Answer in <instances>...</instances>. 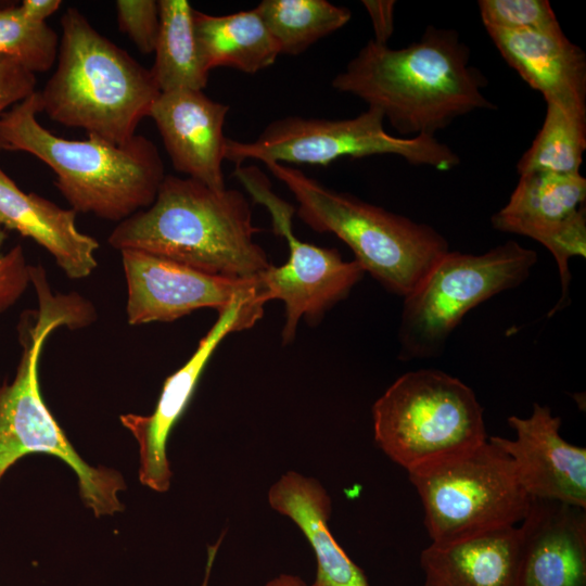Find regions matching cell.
<instances>
[{
	"label": "cell",
	"instance_id": "1",
	"mask_svg": "<svg viewBox=\"0 0 586 586\" xmlns=\"http://www.w3.org/2000/svg\"><path fill=\"white\" fill-rule=\"evenodd\" d=\"M331 85L380 111L405 138L434 137L460 116L494 109L469 47L456 30L434 26L400 49L369 40Z\"/></svg>",
	"mask_w": 586,
	"mask_h": 586
},
{
	"label": "cell",
	"instance_id": "2",
	"mask_svg": "<svg viewBox=\"0 0 586 586\" xmlns=\"http://www.w3.org/2000/svg\"><path fill=\"white\" fill-rule=\"evenodd\" d=\"M257 232L250 202L239 190H214L169 175L154 202L118 222L107 243L120 252H146L213 276L253 279L271 265L254 241Z\"/></svg>",
	"mask_w": 586,
	"mask_h": 586
},
{
	"label": "cell",
	"instance_id": "3",
	"mask_svg": "<svg viewBox=\"0 0 586 586\" xmlns=\"http://www.w3.org/2000/svg\"><path fill=\"white\" fill-rule=\"evenodd\" d=\"M36 90L0 116L2 150L23 151L48 165L55 186L76 213L116 221L149 207L165 178L157 146L136 135L123 145L88 136L68 140L46 129Z\"/></svg>",
	"mask_w": 586,
	"mask_h": 586
},
{
	"label": "cell",
	"instance_id": "4",
	"mask_svg": "<svg viewBox=\"0 0 586 586\" xmlns=\"http://www.w3.org/2000/svg\"><path fill=\"white\" fill-rule=\"evenodd\" d=\"M61 27L56 68L38 91L42 112L88 136L127 143L161 93L151 71L76 8L62 15Z\"/></svg>",
	"mask_w": 586,
	"mask_h": 586
},
{
	"label": "cell",
	"instance_id": "5",
	"mask_svg": "<svg viewBox=\"0 0 586 586\" xmlns=\"http://www.w3.org/2000/svg\"><path fill=\"white\" fill-rule=\"evenodd\" d=\"M38 310L20 324L22 357L12 383L0 386V481L17 460L28 454L52 455L76 474L86 507L99 518L124 509L118 493L126 484L114 469L88 464L72 446L43 402L38 378L41 348L49 334L60 327L82 328L88 308L76 293L54 295L47 280L34 283Z\"/></svg>",
	"mask_w": 586,
	"mask_h": 586
},
{
	"label": "cell",
	"instance_id": "6",
	"mask_svg": "<svg viewBox=\"0 0 586 586\" xmlns=\"http://www.w3.org/2000/svg\"><path fill=\"white\" fill-rule=\"evenodd\" d=\"M265 166L294 195L298 218L317 232L335 234L364 271L392 293L410 294L449 251L446 239L426 224L334 191L285 164Z\"/></svg>",
	"mask_w": 586,
	"mask_h": 586
},
{
	"label": "cell",
	"instance_id": "7",
	"mask_svg": "<svg viewBox=\"0 0 586 586\" xmlns=\"http://www.w3.org/2000/svg\"><path fill=\"white\" fill-rule=\"evenodd\" d=\"M377 445L407 472L472 449L487 433L483 408L459 379L434 369L407 372L372 406Z\"/></svg>",
	"mask_w": 586,
	"mask_h": 586
},
{
	"label": "cell",
	"instance_id": "8",
	"mask_svg": "<svg viewBox=\"0 0 586 586\" xmlns=\"http://www.w3.org/2000/svg\"><path fill=\"white\" fill-rule=\"evenodd\" d=\"M407 473L420 496L432 543L517 525L530 507L511 458L488 438Z\"/></svg>",
	"mask_w": 586,
	"mask_h": 586
},
{
	"label": "cell",
	"instance_id": "9",
	"mask_svg": "<svg viewBox=\"0 0 586 586\" xmlns=\"http://www.w3.org/2000/svg\"><path fill=\"white\" fill-rule=\"evenodd\" d=\"M535 251L508 241L483 254L448 251L404 297L398 339L403 360L438 356L464 315L524 282Z\"/></svg>",
	"mask_w": 586,
	"mask_h": 586
},
{
	"label": "cell",
	"instance_id": "10",
	"mask_svg": "<svg viewBox=\"0 0 586 586\" xmlns=\"http://www.w3.org/2000/svg\"><path fill=\"white\" fill-rule=\"evenodd\" d=\"M392 154L412 165L449 170L459 156L435 137L390 135L380 111L368 107L345 119L286 116L268 124L254 141L227 139L225 160L242 165L262 163L329 165L341 157Z\"/></svg>",
	"mask_w": 586,
	"mask_h": 586
},
{
	"label": "cell",
	"instance_id": "11",
	"mask_svg": "<svg viewBox=\"0 0 586 586\" xmlns=\"http://www.w3.org/2000/svg\"><path fill=\"white\" fill-rule=\"evenodd\" d=\"M238 180L253 200L270 213L275 233L283 237L289 258L281 266L270 265L257 276L259 297L284 304L283 344L293 341L301 318L316 320L345 298L362 278L364 269L354 259L346 262L335 249L316 246L295 237L292 217L295 208L271 189L266 175L257 167L244 168Z\"/></svg>",
	"mask_w": 586,
	"mask_h": 586
},
{
	"label": "cell",
	"instance_id": "12",
	"mask_svg": "<svg viewBox=\"0 0 586 586\" xmlns=\"http://www.w3.org/2000/svg\"><path fill=\"white\" fill-rule=\"evenodd\" d=\"M120 253L131 326L170 322L201 308L221 313L237 304L265 305L257 277L225 278L142 251Z\"/></svg>",
	"mask_w": 586,
	"mask_h": 586
},
{
	"label": "cell",
	"instance_id": "13",
	"mask_svg": "<svg viewBox=\"0 0 586 586\" xmlns=\"http://www.w3.org/2000/svg\"><path fill=\"white\" fill-rule=\"evenodd\" d=\"M586 179L581 173L521 175L508 203L492 217L501 232L528 237L543 244L557 262L561 297L569 303V259L586 255Z\"/></svg>",
	"mask_w": 586,
	"mask_h": 586
},
{
	"label": "cell",
	"instance_id": "14",
	"mask_svg": "<svg viewBox=\"0 0 586 586\" xmlns=\"http://www.w3.org/2000/svg\"><path fill=\"white\" fill-rule=\"evenodd\" d=\"M264 306L237 304L218 313V318L200 341L190 359L164 382L151 415H122V424L139 445V480L142 485L165 493L170 487L171 469L167 458V441L187 409L201 374L213 352L229 333L252 328L260 319Z\"/></svg>",
	"mask_w": 586,
	"mask_h": 586
},
{
	"label": "cell",
	"instance_id": "15",
	"mask_svg": "<svg viewBox=\"0 0 586 586\" xmlns=\"http://www.w3.org/2000/svg\"><path fill=\"white\" fill-rule=\"evenodd\" d=\"M508 423L514 440H488L511 458L530 498L586 508V449L561 437V419L548 406L534 404L530 417L510 416Z\"/></svg>",
	"mask_w": 586,
	"mask_h": 586
},
{
	"label": "cell",
	"instance_id": "16",
	"mask_svg": "<svg viewBox=\"0 0 586 586\" xmlns=\"http://www.w3.org/2000/svg\"><path fill=\"white\" fill-rule=\"evenodd\" d=\"M228 112V105L202 90H175L160 93L150 113L174 168L214 190L226 189L222 162Z\"/></svg>",
	"mask_w": 586,
	"mask_h": 586
},
{
	"label": "cell",
	"instance_id": "17",
	"mask_svg": "<svg viewBox=\"0 0 586 586\" xmlns=\"http://www.w3.org/2000/svg\"><path fill=\"white\" fill-rule=\"evenodd\" d=\"M519 530L517 586H586V511L531 498Z\"/></svg>",
	"mask_w": 586,
	"mask_h": 586
},
{
	"label": "cell",
	"instance_id": "18",
	"mask_svg": "<svg viewBox=\"0 0 586 586\" xmlns=\"http://www.w3.org/2000/svg\"><path fill=\"white\" fill-rule=\"evenodd\" d=\"M486 31L502 59L546 102L586 113V56L560 26L547 30Z\"/></svg>",
	"mask_w": 586,
	"mask_h": 586
},
{
	"label": "cell",
	"instance_id": "19",
	"mask_svg": "<svg viewBox=\"0 0 586 586\" xmlns=\"http://www.w3.org/2000/svg\"><path fill=\"white\" fill-rule=\"evenodd\" d=\"M76 214L24 192L0 167V226L42 246L68 278L82 279L97 268L99 243L78 230Z\"/></svg>",
	"mask_w": 586,
	"mask_h": 586
},
{
	"label": "cell",
	"instance_id": "20",
	"mask_svg": "<svg viewBox=\"0 0 586 586\" xmlns=\"http://www.w3.org/2000/svg\"><path fill=\"white\" fill-rule=\"evenodd\" d=\"M270 507L290 518L313 548L317 573L311 586H369L364 571L336 543L328 522L332 505L316 479L288 471L267 494Z\"/></svg>",
	"mask_w": 586,
	"mask_h": 586
},
{
	"label": "cell",
	"instance_id": "21",
	"mask_svg": "<svg viewBox=\"0 0 586 586\" xmlns=\"http://www.w3.org/2000/svg\"><path fill=\"white\" fill-rule=\"evenodd\" d=\"M420 564L424 586H517L518 526L431 543L421 552Z\"/></svg>",
	"mask_w": 586,
	"mask_h": 586
},
{
	"label": "cell",
	"instance_id": "22",
	"mask_svg": "<svg viewBox=\"0 0 586 586\" xmlns=\"http://www.w3.org/2000/svg\"><path fill=\"white\" fill-rule=\"evenodd\" d=\"M198 51L205 69L232 67L255 74L271 66L279 47L255 10L226 15L193 11Z\"/></svg>",
	"mask_w": 586,
	"mask_h": 586
},
{
	"label": "cell",
	"instance_id": "23",
	"mask_svg": "<svg viewBox=\"0 0 586 586\" xmlns=\"http://www.w3.org/2000/svg\"><path fill=\"white\" fill-rule=\"evenodd\" d=\"M155 61L150 69L160 92L202 90L208 72L201 61L193 29V11L187 0H161Z\"/></svg>",
	"mask_w": 586,
	"mask_h": 586
},
{
	"label": "cell",
	"instance_id": "24",
	"mask_svg": "<svg viewBox=\"0 0 586 586\" xmlns=\"http://www.w3.org/2000/svg\"><path fill=\"white\" fill-rule=\"evenodd\" d=\"M255 10L277 42L280 54L298 55L346 25L349 9L326 0H263Z\"/></svg>",
	"mask_w": 586,
	"mask_h": 586
},
{
	"label": "cell",
	"instance_id": "25",
	"mask_svg": "<svg viewBox=\"0 0 586 586\" xmlns=\"http://www.w3.org/2000/svg\"><path fill=\"white\" fill-rule=\"evenodd\" d=\"M586 149V113L546 102L544 123L518 162V174L579 173Z\"/></svg>",
	"mask_w": 586,
	"mask_h": 586
},
{
	"label": "cell",
	"instance_id": "26",
	"mask_svg": "<svg viewBox=\"0 0 586 586\" xmlns=\"http://www.w3.org/2000/svg\"><path fill=\"white\" fill-rule=\"evenodd\" d=\"M60 37L47 23L26 22L17 5L0 10V56L20 61L35 73L49 71L59 53Z\"/></svg>",
	"mask_w": 586,
	"mask_h": 586
},
{
	"label": "cell",
	"instance_id": "27",
	"mask_svg": "<svg viewBox=\"0 0 586 586\" xmlns=\"http://www.w3.org/2000/svg\"><path fill=\"white\" fill-rule=\"evenodd\" d=\"M477 4L486 29L547 30L560 26L546 0H480Z\"/></svg>",
	"mask_w": 586,
	"mask_h": 586
},
{
	"label": "cell",
	"instance_id": "28",
	"mask_svg": "<svg viewBox=\"0 0 586 586\" xmlns=\"http://www.w3.org/2000/svg\"><path fill=\"white\" fill-rule=\"evenodd\" d=\"M115 9L119 30L130 38L140 52H154L160 31L158 1L117 0Z\"/></svg>",
	"mask_w": 586,
	"mask_h": 586
},
{
	"label": "cell",
	"instance_id": "29",
	"mask_svg": "<svg viewBox=\"0 0 586 586\" xmlns=\"http://www.w3.org/2000/svg\"><path fill=\"white\" fill-rule=\"evenodd\" d=\"M8 232L0 226V314L13 306L30 283L24 250L15 245L3 252Z\"/></svg>",
	"mask_w": 586,
	"mask_h": 586
},
{
	"label": "cell",
	"instance_id": "30",
	"mask_svg": "<svg viewBox=\"0 0 586 586\" xmlns=\"http://www.w3.org/2000/svg\"><path fill=\"white\" fill-rule=\"evenodd\" d=\"M35 87L36 76L33 72L14 58L0 56V116L33 94Z\"/></svg>",
	"mask_w": 586,
	"mask_h": 586
},
{
	"label": "cell",
	"instance_id": "31",
	"mask_svg": "<svg viewBox=\"0 0 586 586\" xmlns=\"http://www.w3.org/2000/svg\"><path fill=\"white\" fill-rule=\"evenodd\" d=\"M374 31V40L381 44H387L394 30L395 1L390 0H364Z\"/></svg>",
	"mask_w": 586,
	"mask_h": 586
},
{
	"label": "cell",
	"instance_id": "32",
	"mask_svg": "<svg viewBox=\"0 0 586 586\" xmlns=\"http://www.w3.org/2000/svg\"><path fill=\"white\" fill-rule=\"evenodd\" d=\"M60 0H24L17 5L22 17L31 24H46V21L61 5Z\"/></svg>",
	"mask_w": 586,
	"mask_h": 586
},
{
	"label": "cell",
	"instance_id": "33",
	"mask_svg": "<svg viewBox=\"0 0 586 586\" xmlns=\"http://www.w3.org/2000/svg\"><path fill=\"white\" fill-rule=\"evenodd\" d=\"M264 586H307L298 576L292 574H280L267 582Z\"/></svg>",
	"mask_w": 586,
	"mask_h": 586
},
{
	"label": "cell",
	"instance_id": "34",
	"mask_svg": "<svg viewBox=\"0 0 586 586\" xmlns=\"http://www.w3.org/2000/svg\"><path fill=\"white\" fill-rule=\"evenodd\" d=\"M220 543H221V540L218 539V542L215 545L208 547V558H207V564H206V573H205V578L203 581L202 586H207V584H208V577H209L211 569L213 566V563H214V560H215V557H216V553H217V550L219 548Z\"/></svg>",
	"mask_w": 586,
	"mask_h": 586
}]
</instances>
